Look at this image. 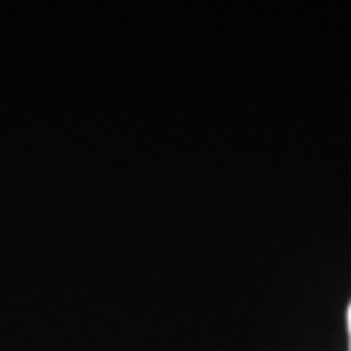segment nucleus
I'll return each instance as SVG.
<instances>
[{"label":"nucleus","mask_w":351,"mask_h":351,"mask_svg":"<svg viewBox=\"0 0 351 351\" xmlns=\"http://www.w3.org/2000/svg\"><path fill=\"white\" fill-rule=\"evenodd\" d=\"M349 341H351V307H349Z\"/></svg>","instance_id":"1"}]
</instances>
